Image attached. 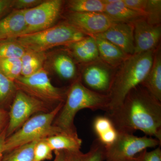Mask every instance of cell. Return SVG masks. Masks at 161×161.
I'll return each instance as SVG.
<instances>
[{
  "label": "cell",
  "instance_id": "obj_2",
  "mask_svg": "<svg viewBox=\"0 0 161 161\" xmlns=\"http://www.w3.org/2000/svg\"><path fill=\"white\" fill-rule=\"evenodd\" d=\"M109 102L108 95L90 90L78 79L68 89L63 106L53 125L63 132H77L74 120L79 111L87 108L107 112L108 110Z\"/></svg>",
  "mask_w": 161,
  "mask_h": 161
},
{
  "label": "cell",
  "instance_id": "obj_21",
  "mask_svg": "<svg viewBox=\"0 0 161 161\" xmlns=\"http://www.w3.org/2000/svg\"><path fill=\"white\" fill-rule=\"evenodd\" d=\"M93 129L97 138L105 146L112 144L118 135V132L112 121L105 115L95 118L93 122Z\"/></svg>",
  "mask_w": 161,
  "mask_h": 161
},
{
  "label": "cell",
  "instance_id": "obj_11",
  "mask_svg": "<svg viewBox=\"0 0 161 161\" xmlns=\"http://www.w3.org/2000/svg\"><path fill=\"white\" fill-rule=\"evenodd\" d=\"M68 22L87 36H96L106 31L114 22L105 13L70 12Z\"/></svg>",
  "mask_w": 161,
  "mask_h": 161
},
{
  "label": "cell",
  "instance_id": "obj_33",
  "mask_svg": "<svg viewBox=\"0 0 161 161\" xmlns=\"http://www.w3.org/2000/svg\"><path fill=\"white\" fill-rule=\"evenodd\" d=\"M123 1L125 5L130 9L145 14L147 0H123Z\"/></svg>",
  "mask_w": 161,
  "mask_h": 161
},
{
  "label": "cell",
  "instance_id": "obj_36",
  "mask_svg": "<svg viewBox=\"0 0 161 161\" xmlns=\"http://www.w3.org/2000/svg\"><path fill=\"white\" fill-rule=\"evenodd\" d=\"M6 130H5L0 135V161L2 159L3 155H4V152H3V146H4V143L6 139Z\"/></svg>",
  "mask_w": 161,
  "mask_h": 161
},
{
  "label": "cell",
  "instance_id": "obj_16",
  "mask_svg": "<svg viewBox=\"0 0 161 161\" xmlns=\"http://www.w3.org/2000/svg\"><path fill=\"white\" fill-rule=\"evenodd\" d=\"M67 46L74 58L80 63L88 64L100 59L96 41L92 36H87Z\"/></svg>",
  "mask_w": 161,
  "mask_h": 161
},
{
  "label": "cell",
  "instance_id": "obj_19",
  "mask_svg": "<svg viewBox=\"0 0 161 161\" xmlns=\"http://www.w3.org/2000/svg\"><path fill=\"white\" fill-rule=\"evenodd\" d=\"M46 139L54 152L80 150L82 142L77 132H61Z\"/></svg>",
  "mask_w": 161,
  "mask_h": 161
},
{
  "label": "cell",
  "instance_id": "obj_7",
  "mask_svg": "<svg viewBox=\"0 0 161 161\" xmlns=\"http://www.w3.org/2000/svg\"><path fill=\"white\" fill-rule=\"evenodd\" d=\"M161 142L152 137L136 136L133 133L119 132L115 141L105 146L106 161H126L134 158L148 148L161 146Z\"/></svg>",
  "mask_w": 161,
  "mask_h": 161
},
{
  "label": "cell",
  "instance_id": "obj_10",
  "mask_svg": "<svg viewBox=\"0 0 161 161\" xmlns=\"http://www.w3.org/2000/svg\"><path fill=\"white\" fill-rule=\"evenodd\" d=\"M110 68L100 59L88 63L82 72L80 81L92 91L108 95L115 73L110 70Z\"/></svg>",
  "mask_w": 161,
  "mask_h": 161
},
{
  "label": "cell",
  "instance_id": "obj_31",
  "mask_svg": "<svg viewBox=\"0 0 161 161\" xmlns=\"http://www.w3.org/2000/svg\"><path fill=\"white\" fill-rule=\"evenodd\" d=\"M161 146L152 151L145 150L136 156L137 161H161Z\"/></svg>",
  "mask_w": 161,
  "mask_h": 161
},
{
  "label": "cell",
  "instance_id": "obj_14",
  "mask_svg": "<svg viewBox=\"0 0 161 161\" xmlns=\"http://www.w3.org/2000/svg\"><path fill=\"white\" fill-rule=\"evenodd\" d=\"M26 29L23 10L13 9L0 19V41L15 40Z\"/></svg>",
  "mask_w": 161,
  "mask_h": 161
},
{
  "label": "cell",
  "instance_id": "obj_18",
  "mask_svg": "<svg viewBox=\"0 0 161 161\" xmlns=\"http://www.w3.org/2000/svg\"><path fill=\"white\" fill-rule=\"evenodd\" d=\"M98 47L99 58L112 68L119 66L129 55L110 41L94 36Z\"/></svg>",
  "mask_w": 161,
  "mask_h": 161
},
{
  "label": "cell",
  "instance_id": "obj_12",
  "mask_svg": "<svg viewBox=\"0 0 161 161\" xmlns=\"http://www.w3.org/2000/svg\"><path fill=\"white\" fill-rule=\"evenodd\" d=\"M133 25L135 47L134 54L155 50L159 45L161 25H151L145 18L136 21Z\"/></svg>",
  "mask_w": 161,
  "mask_h": 161
},
{
  "label": "cell",
  "instance_id": "obj_23",
  "mask_svg": "<svg viewBox=\"0 0 161 161\" xmlns=\"http://www.w3.org/2000/svg\"><path fill=\"white\" fill-rule=\"evenodd\" d=\"M53 66L58 76L66 80H75L77 75V69L74 60L69 55L59 54L55 57Z\"/></svg>",
  "mask_w": 161,
  "mask_h": 161
},
{
  "label": "cell",
  "instance_id": "obj_5",
  "mask_svg": "<svg viewBox=\"0 0 161 161\" xmlns=\"http://www.w3.org/2000/svg\"><path fill=\"white\" fill-rule=\"evenodd\" d=\"M87 36L66 22L42 31L23 35L16 40L26 49L44 53L56 47L68 46Z\"/></svg>",
  "mask_w": 161,
  "mask_h": 161
},
{
  "label": "cell",
  "instance_id": "obj_34",
  "mask_svg": "<svg viewBox=\"0 0 161 161\" xmlns=\"http://www.w3.org/2000/svg\"><path fill=\"white\" fill-rule=\"evenodd\" d=\"M13 0H0V19L13 9Z\"/></svg>",
  "mask_w": 161,
  "mask_h": 161
},
{
  "label": "cell",
  "instance_id": "obj_13",
  "mask_svg": "<svg viewBox=\"0 0 161 161\" xmlns=\"http://www.w3.org/2000/svg\"><path fill=\"white\" fill-rule=\"evenodd\" d=\"M95 36L110 41L129 56L134 54L133 23H115L106 31Z\"/></svg>",
  "mask_w": 161,
  "mask_h": 161
},
{
  "label": "cell",
  "instance_id": "obj_6",
  "mask_svg": "<svg viewBox=\"0 0 161 161\" xmlns=\"http://www.w3.org/2000/svg\"><path fill=\"white\" fill-rule=\"evenodd\" d=\"M14 82L18 90L50 106L64 102L68 89L54 86L44 68L31 76H20Z\"/></svg>",
  "mask_w": 161,
  "mask_h": 161
},
{
  "label": "cell",
  "instance_id": "obj_27",
  "mask_svg": "<svg viewBox=\"0 0 161 161\" xmlns=\"http://www.w3.org/2000/svg\"><path fill=\"white\" fill-rule=\"evenodd\" d=\"M22 67L21 59L0 58V72L13 81L21 76Z\"/></svg>",
  "mask_w": 161,
  "mask_h": 161
},
{
  "label": "cell",
  "instance_id": "obj_1",
  "mask_svg": "<svg viewBox=\"0 0 161 161\" xmlns=\"http://www.w3.org/2000/svg\"><path fill=\"white\" fill-rule=\"evenodd\" d=\"M104 115L117 132L140 130L161 142V102L142 85L131 90L119 107Z\"/></svg>",
  "mask_w": 161,
  "mask_h": 161
},
{
  "label": "cell",
  "instance_id": "obj_37",
  "mask_svg": "<svg viewBox=\"0 0 161 161\" xmlns=\"http://www.w3.org/2000/svg\"><path fill=\"white\" fill-rule=\"evenodd\" d=\"M55 157L53 161H64V151H55Z\"/></svg>",
  "mask_w": 161,
  "mask_h": 161
},
{
  "label": "cell",
  "instance_id": "obj_32",
  "mask_svg": "<svg viewBox=\"0 0 161 161\" xmlns=\"http://www.w3.org/2000/svg\"><path fill=\"white\" fill-rule=\"evenodd\" d=\"M43 2L42 0H13V9L23 10L31 9Z\"/></svg>",
  "mask_w": 161,
  "mask_h": 161
},
{
  "label": "cell",
  "instance_id": "obj_24",
  "mask_svg": "<svg viewBox=\"0 0 161 161\" xmlns=\"http://www.w3.org/2000/svg\"><path fill=\"white\" fill-rule=\"evenodd\" d=\"M17 91L14 81L0 72V109L9 111Z\"/></svg>",
  "mask_w": 161,
  "mask_h": 161
},
{
  "label": "cell",
  "instance_id": "obj_28",
  "mask_svg": "<svg viewBox=\"0 0 161 161\" xmlns=\"http://www.w3.org/2000/svg\"><path fill=\"white\" fill-rule=\"evenodd\" d=\"M26 48L15 40L0 41V58L21 59Z\"/></svg>",
  "mask_w": 161,
  "mask_h": 161
},
{
  "label": "cell",
  "instance_id": "obj_20",
  "mask_svg": "<svg viewBox=\"0 0 161 161\" xmlns=\"http://www.w3.org/2000/svg\"><path fill=\"white\" fill-rule=\"evenodd\" d=\"M64 161H104L105 160V146L98 138L92 142L90 150L83 153L80 150L64 151Z\"/></svg>",
  "mask_w": 161,
  "mask_h": 161
},
{
  "label": "cell",
  "instance_id": "obj_15",
  "mask_svg": "<svg viewBox=\"0 0 161 161\" xmlns=\"http://www.w3.org/2000/svg\"><path fill=\"white\" fill-rule=\"evenodd\" d=\"M104 13L116 23H133L145 19V14L132 10L125 5L123 0H103Z\"/></svg>",
  "mask_w": 161,
  "mask_h": 161
},
{
  "label": "cell",
  "instance_id": "obj_30",
  "mask_svg": "<svg viewBox=\"0 0 161 161\" xmlns=\"http://www.w3.org/2000/svg\"><path fill=\"white\" fill-rule=\"evenodd\" d=\"M53 150L46 139L38 141L34 149L33 161H44L53 159Z\"/></svg>",
  "mask_w": 161,
  "mask_h": 161
},
{
  "label": "cell",
  "instance_id": "obj_22",
  "mask_svg": "<svg viewBox=\"0 0 161 161\" xmlns=\"http://www.w3.org/2000/svg\"><path fill=\"white\" fill-rule=\"evenodd\" d=\"M46 59L45 53L26 49L25 53L21 58L22 72L21 76L27 77L37 73L44 68Z\"/></svg>",
  "mask_w": 161,
  "mask_h": 161
},
{
  "label": "cell",
  "instance_id": "obj_26",
  "mask_svg": "<svg viewBox=\"0 0 161 161\" xmlns=\"http://www.w3.org/2000/svg\"><path fill=\"white\" fill-rule=\"evenodd\" d=\"M37 141L23 145L4 153L0 161H33L34 149Z\"/></svg>",
  "mask_w": 161,
  "mask_h": 161
},
{
  "label": "cell",
  "instance_id": "obj_35",
  "mask_svg": "<svg viewBox=\"0 0 161 161\" xmlns=\"http://www.w3.org/2000/svg\"><path fill=\"white\" fill-rule=\"evenodd\" d=\"M9 121L8 111L0 109V135L7 129Z\"/></svg>",
  "mask_w": 161,
  "mask_h": 161
},
{
  "label": "cell",
  "instance_id": "obj_8",
  "mask_svg": "<svg viewBox=\"0 0 161 161\" xmlns=\"http://www.w3.org/2000/svg\"><path fill=\"white\" fill-rule=\"evenodd\" d=\"M50 106L18 90L8 111L9 121L6 130V138L19 130L34 114L51 111Z\"/></svg>",
  "mask_w": 161,
  "mask_h": 161
},
{
  "label": "cell",
  "instance_id": "obj_3",
  "mask_svg": "<svg viewBox=\"0 0 161 161\" xmlns=\"http://www.w3.org/2000/svg\"><path fill=\"white\" fill-rule=\"evenodd\" d=\"M155 50L130 55L119 66L108 94L110 102L107 112L119 107L127 94L142 84L152 66Z\"/></svg>",
  "mask_w": 161,
  "mask_h": 161
},
{
  "label": "cell",
  "instance_id": "obj_29",
  "mask_svg": "<svg viewBox=\"0 0 161 161\" xmlns=\"http://www.w3.org/2000/svg\"><path fill=\"white\" fill-rule=\"evenodd\" d=\"M145 13V19L149 24L161 25V0H147Z\"/></svg>",
  "mask_w": 161,
  "mask_h": 161
},
{
  "label": "cell",
  "instance_id": "obj_38",
  "mask_svg": "<svg viewBox=\"0 0 161 161\" xmlns=\"http://www.w3.org/2000/svg\"><path fill=\"white\" fill-rule=\"evenodd\" d=\"M126 161H137L136 159V157H134V158L130 159Z\"/></svg>",
  "mask_w": 161,
  "mask_h": 161
},
{
  "label": "cell",
  "instance_id": "obj_17",
  "mask_svg": "<svg viewBox=\"0 0 161 161\" xmlns=\"http://www.w3.org/2000/svg\"><path fill=\"white\" fill-rule=\"evenodd\" d=\"M142 85L161 102V49L159 45L154 51L151 68Z\"/></svg>",
  "mask_w": 161,
  "mask_h": 161
},
{
  "label": "cell",
  "instance_id": "obj_9",
  "mask_svg": "<svg viewBox=\"0 0 161 161\" xmlns=\"http://www.w3.org/2000/svg\"><path fill=\"white\" fill-rule=\"evenodd\" d=\"M63 3L61 0L43 1L34 8L23 9L26 29L23 36L42 31L53 26L60 15Z\"/></svg>",
  "mask_w": 161,
  "mask_h": 161
},
{
  "label": "cell",
  "instance_id": "obj_25",
  "mask_svg": "<svg viewBox=\"0 0 161 161\" xmlns=\"http://www.w3.org/2000/svg\"><path fill=\"white\" fill-rule=\"evenodd\" d=\"M103 0H69L67 7L70 12L104 13Z\"/></svg>",
  "mask_w": 161,
  "mask_h": 161
},
{
  "label": "cell",
  "instance_id": "obj_4",
  "mask_svg": "<svg viewBox=\"0 0 161 161\" xmlns=\"http://www.w3.org/2000/svg\"><path fill=\"white\" fill-rule=\"evenodd\" d=\"M64 103H60L49 112L32 116L16 132L6 138L3 146L4 154L23 145L63 132L53 124Z\"/></svg>",
  "mask_w": 161,
  "mask_h": 161
}]
</instances>
